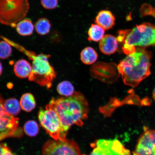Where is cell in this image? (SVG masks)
<instances>
[{"label": "cell", "mask_w": 155, "mask_h": 155, "mask_svg": "<svg viewBox=\"0 0 155 155\" xmlns=\"http://www.w3.org/2000/svg\"><path fill=\"white\" fill-rule=\"evenodd\" d=\"M0 155H14L6 145L0 144Z\"/></svg>", "instance_id": "obj_24"}, {"label": "cell", "mask_w": 155, "mask_h": 155, "mask_svg": "<svg viewBox=\"0 0 155 155\" xmlns=\"http://www.w3.org/2000/svg\"><path fill=\"white\" fill-rule=\"evenodd\" d=\"M133 155H155V130L146 129L139 138Z\"/></svg>", "instance_id": "obj_9"}, {"label": "cell", "mask_w": 155, "mask_h": 155, "mask_svg": "<svg viewBox=\"0 0 155 155\" xmlns=\"http://www.w3.org/2000/svg\"><path fill=\"white\" fill-rule=\"evenodd\" d=\"M153 97L155 101V88L154 89L153 91Z\"/></svg>", "instance_id": "obj_28"}, {"label": "cell", "mask_w": 155, "mask_h": 155, "mask_svg": "<svg viewBox=\"0 0 155 155\" xmlns=\"http://www.w3.org/2000/svg\"><path fill=\"white\" fill-rule=\"evenodd\" d=\"M50 104L59 116L64 130L67 133L74 125L82 126L83 120L88 118V102L80 92H75L69 97L53 98Z\"/></svg>", "instance_id": "obj_1"}, {"label": "cell", "mask_w": 155, "mask_h": 155, "mask_svg": "<svg viewBox=\"0 0 155 155\" xmlns=\"http://www.w3.org/2000/svg\"><path fill=\"white\" fill-rule=\"evenodd\" d=\"M129 30H120L119 31V35L117 38L118 41L124 42Z\"/></svg>", "instance_id": "obj_25"}, {"label": "cell", "mask_w": 155, "mask_h": 155, "mask_svg": "<svg viewBox=\"0 0 155 155\" xmlns=\"http://www.w3.org/2000/svg\"><path fill=\"white\" fill-rule=\"evenodd\" d=\"M98 57L96 50L90 47L85 48L81 53V61L86 65L92 64L95 62Z\"/></svg>", "instance_id": "obj_15"}, {"label": "cell", "mask_w": 155, "mask_h": 155, "mask_svg": "<svg viewBox=\"0 0 155 155\" xmlns=\"http://www.w3.org/2000/svg\"><path fill=\"white\" fill-rule=\"evenodd\" d=\"M91 146L93 148H94V149L90 155H104L101 149L99 148V147L92 144Z\"/></svg>", "instance_id": "obj_26"}, {"label": "cell", "mask_w": 155, "mask_h": 155, "mask_svg": "<svg viewBox=\"0 0 155 155\" xmlns=\"http://www.w3.org/2000/svg\"><path fill=\"white\" fill-rule=\"evenodd\" d=\"M11 46L5 40L0 41V59H6L10 56L12 53Z\"/></svg>", "instance_id": "obj_22"}, {"label": "cell", "mask_w": 155, "mask_h": 155, "mask_svg": "<svg viewBox=\"0 0 155 155\" xmlns=\"http://www.w3.org/2000/svg\"><path fill=\"white\" fill-rule=\"evenodd\" d=\"M117 38L111 35H106L100 41V50L105 55L113 54L117 51L118 47Z\"/></svg>", "instance_id": "obj_11"}, {"label": "cell", "mask_w": 155, "mask_h": 155, "mask_svg": "<svg viewBox=\"0 0 155 155\" xmlns=\"http://www.w3.org/2000/svg\"><path fill=\"white\" fill-rule=\"evenodd\" d=\"M41 124L50 136L55 140H65L67 133L64 130L59 116L50 104L38 113Z\"/></svg>", "instance_id": "obj_6"}, {"label": "cell", "mask_w": 155, "mask_h": 155, "mask_svg": "<svg viewBox=\"0 0 155 155\" xmlns=\"http://www.w3.org/2000/svg\"><path fill=\"white\" fill-rule=\"evenodd\" d=\"M92 144L101 149L104 155H131L130 151L117 139H100Z\"/></svg>", "instance_id": "obj_10"}, {"label": "cell", "mask_w": 155, "mask_h": 155, "mask_svg": "<svg viewBox=\"0 0 155 155\" xmlns=\"http://www.w3.org/2000/svg\"><path fill=\"white\" fill-rule=\"evenodd\" d=\"M57 91L60 94L66 97L72 96L74 94V87L71 82L64 81L58 85Z\"/></svg>", "instance_id": "obj_20"}, {"label": "cell", "mask_w": 155, "mask_h": 155, "mask_svg": "<svg viewBox=\"0 0 155 155\" xmlns=\"http://www.w3.org/2000/svg\"><path fill=\"white\" fill-rule=\"evenodd\" d=\"M18 33L22 36H28L33 33L34 27L31 20L24 18L17 23L15 27Z\"/></svg>", "instance_id": "obj_14"}, {"label": "cell", "mask_w": 155, "mask_h": 155, "mask_svg": "<svg viewBox=\"0 0 155 155\" xmlns=\"http://www.w3.org/2000/svg\"><path fill=\"white\" fill-rule=\"evenodd\" d=\"M124 43L122 49L127 55L134 53L136 46H155V25L144 23L129 30Z\"/></svg>", "instance_id": "obj_4"}, {"label": "cell", "mask_w": 155, "mask_h": 155, "mask_svg": "<svg viewBox=\"0 0 155 155\" xmlns=\"http://www.w3.org/2000/svg\"><path fill=\"white\" fill-rule=\"evenodd\" d=\"M24 129L26 134L31 137H34L37 135L39 130L37 123L33 120L27 122L24 126Z\"/></svg>", "instance_id": "obj_21"}, {"label": "cell", "mask_w": 155, "mask_h": 155, "mask_svg": "<svg viewBox=\"0 0 155 155\" xmlns=\"http://www.w3.org/2000/svg\"><path fill=\"white\" fill-rule=\"evenodd\" d=\"M4 102L0 94V140L14 135L19 123L18 118L6 111L4 106Z\"/></svg>", "instance_id": "obj_8"}, {"label": "cell", "mask_w": 155, "mask_h": 155, "mask_svg": "<svg viewBox=\"0 0 155 155\" xmlns=\"http://www.w3.org/2000/svg\"><path fill=\"white\" fill-rule=\"evenodd\" d=\"M20 104L16 99L11 98L4 102V106L8 113L12 116H15L19 113L21 110Z\"/></svg>", "instance_id": "obj_18"}, {"label": "cell", "mask_w": 155, "mask_h": 155, "mask_svg": "<svg viewBox=\"0 0 155 155\" xmlns=\"http://www.w3.org/2000/svg\"><path fill=\"white\" fill-rule=\"evenodd\" d=\"M3 71V67L2 66V64L0 62V76H1L2 75V73Z\"/></svg>", "instance_id": "obj_27"}, {"label": "cell", "mask_w": 155, "mask_h": 155, "mask_svg": "<svg viewBox=\"0 0 155 155\" xmlns=\"http://www.w3.org/2000/svg\"><path fill=\"white\" fill-rule=\"evenodd\" d=\"M20 104L25 111L30 112L33 110L36 105L35 100L33 95L30 93H26L21 97Z\"/></svg>", "instance_id": "obj_16"}, {"label": "cell", "mask_w": 155, "mask_h": 155, "mask_svg": "<svg viewBox=\"0 0 155 155\" xmlns=\"http://www.w3.org/2000/svg\"><path fill=\"white\" fill-rule=\"evenodd\" d=\"M0 38L8 42L11 46L24 53L29 59L32 60V71L28 77L29 80L37 83L40 86L49 89L51 86L54 79L56 77L55 71L48 61L50 55L44 54L36 55L34 52L28 51L22 46L5 37L0 36Z\"/></svg>", "instance_id": "obj_3"}, {"label": "cell", "mask_w": 155, "mask_h": 155, "mask_svg": "<svg viewBox=\"0 0 155 155\" xmlns=\"http://www.w3.org/2000/svg\"><path fill=\"white\" fill-rule=\"evenodd\" d=\"M35 27L37 33L40 35L43 36L49 33L51 25L48 19L41 18L36 21Z\"/></svg>", "instance_id": "obj_19"}, {"label": "cell", "mask_w": 155, "mask_h": 155, "mask_svg": "<svg viewBox=\"0 0 155 155\" xmlns=\"http://www.w3.org/2000/svg\"><path fill=\"white\" fill-rule=\"evenodd\" d=\"M41 5L44 8L53 9L56 8L58 5V0H41Z\"/></svg>", "instance_id": "obj_23"}, {"label": "cell", "mask_w": 155, "mask_h": 155, "mask_svg": "<svg viewBox=\"0 0 155 155\" xmlns=\"http://www.w3.org/2000/svg\"><path fill=\"white\" fill-rule=\"evenodd\" d=\"M104 29L98 25L92 24L88 32V40L94 42L100 41L104 36Z\"/></svg>", "instance_id": "obj_17"}, {"label": "cell", "mask_w": 155, "mask_h": 155, "mask_svg": "<svg viewBox=\"0 0 155 155\" xmlns=\"http://www.w3.org/2000/svg\"><path fill=\"white\" fill-rule=\"evenodd\" d=\"M115 18L109 11L103 10L98 13L96 17L95 22L104 30L111 29L115 25Z\"/></svg>", "instance_id": "obj_12"}, {"label": "cell", "mask_w": 155, "mask_h": 155, "mask_svg": "<svg viewBox=\"0 0 155 155\" xmlns=\"http://www.w3.org/2000/svg\"><path fill=\"white\" fill-rule=\"evenodd\" d=\"M42 155H81L78 145L75 141L65 140H49L44 144Z\"/></svg>", "instance_id": "obj_7"}, {"label": "cell", "mask_w": 155, "mask_h": 155, "mask_svg": "<svg viewBox=\"0 0 155 155\" xmlns=\"http://www.w3.org/2000/svg\"><path fill=\"white\" fill-rule=\"evenodd\" d=\"M14 71L15 75L19 78H27L32 72V66L26 60H19L15 64Z\"/></svg>", "instance_id": "obj_13"}, {"label": "cell", "mask_w": 155, "mask_h": 155, "mask_svg": "<svg viewBox=\"0 0 155 155\" xmlns=\"http://www.w3.org/2000/svg\"><path fill=\"white\" fill-rule=\"evenodd\" d=\"M30 6L28 0H0V22L15 28L28 14Z\"/></svg>", "instance_id": "obj_5"}, {"label": "cell", "mask_w": 155, "mask_h": 155, "mask_svg": "<svg viewBox=\"0 0 155 155\" xmlns=\"http://www.w3.org/2000/svg\"><path fill=\"white\" fill-rule=\"evenodd\" d=\"M150 54L144 49L127 55L117 67L124 84L133 88L138 86L150 74Z\"/></svg>", "instance_id": "obj_2"}]
</instances>
